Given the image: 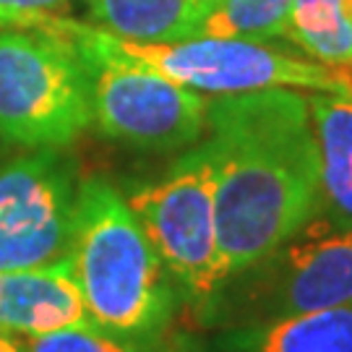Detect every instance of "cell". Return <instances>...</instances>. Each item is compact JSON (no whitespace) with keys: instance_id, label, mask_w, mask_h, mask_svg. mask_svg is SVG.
Masks as SVG:
<instances>
[{"instance_id":"obj_1","label":"cell","mask_w":352,"mask_h":352,"mask_svg":"<svg viewBox=\"0 0 352 352\" xmlns=\"http://www.w3.org/2000/svg\"><path fill=\"white\" fill-rule=\"evenodd\" d=\"M206 133L217 232L232 279L324 212L311 102L295 89L214 97Z\"/></svg>"},{"instance_id":"obj_2","label":"cell","mask_w":352,"mask_h":352,"mask_svg":"<svg viewBox=\"0 0 352 352\" xmlns=\"http://www.w3.org/2000/svg\"><path fill=\"white\" fill-rule=\"evenodd\" d=\"M68 264L97 327L133 340L173 316V277L126 196L104 177L78 183Z\"/></svg>"},{"instance_id":"obj_3","label":"cell","mask_w":352,"mask_h":352,"mask_svg":"<svg viewBox=\"0 0 352 352\" xmlns=\"http://www.w3.org/2000/svg\"><path fill=\"white\" fill-rule=\"evenodd\" d=\"M91 126L84 55L52 29L0 26V139L21 149H63Z\"/></svg>"},{"instance_id":"obj_4","label":"cell","mask_w":352,"mask_h":352,"mask_svg":"<svg viewBox=\"0 0 352 352\" xmlns=\"http://www.w3.org/2000/svg\"><path fill=\"white\" fill-rule=\"evenodd\" d=\"M37 29L63 34L84 55L91 81V123L107 139L141 151H177L201 141L209 100L199 91L107 50L97 26L60 16Z\"/></svg>"},{"instance_id":"obj_5","label":"cell","mask_w":352,"mask_h":352,"mask_svg":"<svg viewBox=\"0 0 352 352\" xmlns=\"http://www.w3.org/2000/svg\"><path fill=\"white\" fill-rule=\"evenodd\" d=\"M107 50L131 63L151 68L160 76L199 94H245L258 89H308L347 91L352 68H329L261 42L225 37H193L180 42H128L100 29Z\"/></svg>"},{"instance_id":"obj_6","label":"cell","mask_w":352,"mask_h":352,"mask_svg":"<svg viewBox=\"0 0 352 352\" xmlns=\"http://www.w3.org/2000/svg\"><path fill=\"white\" fill-rule=\"evenodd\" d=\"M126 201L188 298L212 300L230 282L217 232L214 170L204 146L186 151L157 183L133 188Z\"/></svg>"},{"instance_id":"obj_7","label":"cell","mask_w":352,"mask_h":352,"mask_svg":"<svg viewBox=\"0 0 352 352\" xmlns=\"http://www.w3.org/2000/svg\"><path fill=\"white\" fill-rule=\"evenodd\" d=\"M78 180L63 149H29L0 164V272L68 258Z\"/></svg>"},{"instance_id":"obj_8","label":"cell","mask_w":352,"mask_h":352,"mask_svg":"<svg viewBox=\"0 0 352 352\" xmlns=\"http://www.w3.org/2000/svg\"><path fill=\"white\" fill-rule=\"evenodd\" d=\"M266 261L269 318L352 305V227L327 214L314 217Z\"/></svg>"},{"instance_id":"obj_9","label":"cell","mask_w":352,"mask_h":352,"mask_svg":"<svg viewBox=\"0 0 352 352\" xmlns=\"http://www.w3.org/2000/svg\"><path fill=\"white\" fill-rule=\"evenodd\" d=\"M91 321L68 258L39 269L0 272V331L39 337Z\"/></svg>"},{"instance_id":"obj_10","label":"cell","mask_w":352,"mask_h":352,"mask_svg":"<svg viewBox=\"0 0 352 352\" xmlns=\"http://www.w3.org/2000/svg\"><path fill=\"white\" fill-rule=\"evenodd\" d=\"M91 24L128 42L160 45L201 37L212 11L204 0H84Z\"/></svg>"},{"instance_id":"obj_11","label":"cell","mask_w":352,"mask_h":352,"mask_svg":"<svg viewBox=\"0 0 352 352\" xmlns=\"http://www.w3.org/2000/svg\"><path fill=\"white\" fill-rule=\"evenodd\" d=\"M318 177L327 217L352 227V89L311 97Z\"/></svg>"},{"instance_id":"obj_12","label":"cell","mask_w":352,"mask_h":352,"mask_svg":"<svg viewBox=\"0 0 352 352\" xmlns=\"http://www.w3.org/2000/svg\"><path fill=\"white\" fill-rule=\"evenodd\" d=\"M230 352H352V305L269 318L227 337Z\"/></svg>"},{"instance_id":"obj_13","label":"cell","mask_w":352,"mask_h":352,"mask_svg":"<svg viewBox=\"0 0 352 352\" xmlns=\"http://www.w3.org/2000/svg\"><path fill=\"white\" fill-rule=\"evenodd\" d=\"M285 39L316 63L352 68V19L344 0H295Z\"/></svg>"},{"instance_id":"obj_14","label":"cell","mask_w":352,"mask_h":352,"mask_svg":"<svg viewBox=\"0 0 352 352\" xmlns=\"http://www.w3.org/2000/svg\"><path fill=\"white\" fill-rule=\"evenodd\" d=\"M295 0H222L201 26V37L248 39L269 45L285 39L289 8Z\"/></svg>"},{"instance_id":"obj_15","label":"cell","mask_w":352,"mask_h":352,"mask_svg":"<svg viewBox=\"0 0 352 352\" xmlns=\"http://www.w3.org/2000/svg\"><path fill=\"white\" fill-rule=\"evenodd\" d=\"M26 352H136L128 337L113 334L107 329L97 327L94 321L87 324H74L29 337Z\"/></svg>"},{"instance_id":"obj_16","label":"cell","mask_w":352,"mask_h":352,"mask_svg":"<svg viewBox=\"0 0 352 352\" xmlns=\"http://www.w3.org/2000/svg\"><path fill=\"white\" fill-rule=\"evenodd\" d=\"M74 0H0V26L37 29L65 16Z\"/></svg>"},{"instance_id":"obj_17","label":"cell","mask_w":352,"mask_h":352,"mask_svg":"<svg viewBox=\"0 0 352 352\" xmlns=\"http://www.w3.org/2000/svg\"><path fill=\"white\" fill-rule=\"evenodd\" d=\"M0 352H26V342H21V337L0 331Z\"/></svg>"},{"instance_id":"obj_18","label":"cell","mask_w":352,"mask_h":352,"mask_svg":"<svg viewBox=\"0 0 352 352\" xmlns=\"http://www.w3.org/2000/svg\"><path fill=\"white\" fill-rule=\"evenodd\" d=\"M6 149H8V144H6V141L0 139V157H3V154H6Z\"/></svg>"},{"instance_id":"obj_19","label":"cell","mask_w":352,"mask_h":352,"mask_svg":"<svg viewBox=\"0 0 352 352\" xmlns=\"http://www.w3.org/2000/svg\"><path fill=\"white\" fill-rule=\"evenodd\" d=\"M204 3H209V6L214 8V6H217V3H222V0H204Z\"/></svg>"}]
</instances>
